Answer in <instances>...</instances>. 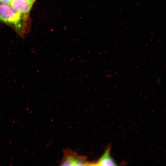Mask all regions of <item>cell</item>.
<instances>
[{"mask_svg": "<svg viewBox=\"0 0 166 166\" xmlns=\"http://www.w3.org/2000/svg\"><path fill=\"white\" fill-rule=\"evenodd\" d=\"M0 21L12 26L23 35L27 29L28 16L16 11L9 4L0 3Z\"/></svg>", "mask_w": 166, "mask_h": 166, "instance_id": "1", "label": "cell"}, {"mask_svg": "<svg viewBox=\"0 0 166 166\" xmlns=\"http://www.w3.org/2000/svg\"><path fill=\"white\" fill-rule=\"evenodd\" d=\"M87 157L77 154L76 152L67 149L64 150V156L60 162L62 166L89 165Z\"/></svg>", "mask_w": 166, "mask_h": 166, "instance_id": "2", "label": "cell"}, {"mask_svg": "<svg viewBox=\"0 0 166 166\" xmlns=\"http://www.w3.org/2000/svg\"><path fill=\"white\" fill-rule=\"evenodd\" d=\"M34 2L31 0H11L9 5L16 11L28 16Z\"/></svg>", "mask_w": 166, "mask_h": 166, "instance_id": "3", "label": "cell"}, {"mask_svg": "<svg viewBox=\"0 0 166 166\" xmlns=\"http://www.w3.org/2000/svg\"><path fill=\"white\" fill-rule=\"evenodd\" d=\"M111 148L109 146L106 148L103 156L96 162H89L90 166H115L117 165L115 161L110 155Z\"/></svg>", "mask_w": 166, "mask_h": 166, "instance_id": "4", "label": "cell"}, {"mask_svg": "<svg viewBox=\"0 0 166 166\" xmlns=\"http://www.w3.org/2000/svg\"><path fill=\"white\" fill-rule=\"evenodd\" d=\"M11 0H1V2L3 4H9Z\"/></svg>", "mask_w": 166, "mask_h": 166, "instance_id": "5", "label": "cell"}, {"mask_svg": "<svg viewBox=\"0 0 166 166\" xmlns=\"http://www.w3.org/2000/svg\"><path fill=\"white\" fill-rule=\"evenodd\" d=\"M31 1H32L33 2H35V0H31Z\"/></svg>", "mask_w": 166, "mask_h": 166, "instance_id": "6", "label": "cell"}, {"mask_svg": "<svg viewBox=\"0 0 166 166\" xmlns=\"http://www.w3.org/2000/svg\"><path fill=\"white\" fill-rule=\"evenodd\" d=\"M0 2H1V0H0Z\"/></svg>", "mask_w": 166, "mask_h": 166, "instance_id": "7", "label": "cell"}]
</instances>
